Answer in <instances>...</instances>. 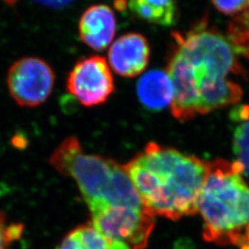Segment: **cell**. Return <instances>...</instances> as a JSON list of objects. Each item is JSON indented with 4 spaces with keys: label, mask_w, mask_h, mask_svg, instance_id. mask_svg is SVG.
I'll return each instance as SVG.
<instances>
[{
    "label": "cell",
    "mask_w": 249,
    "mask_h": 249,
    "mask_svg": "<svg viewBox=\"0 0 249 249\" xmlns=\"http://www.w3.org/2000/svg\"><path fill=\"white\" fill-rule=\"evenodd\" d=\"M165 71L174 86L172 115L185 122L239 103L243 89L231 77L246 78L228 39L207 17L185 33H172Z\"/></svg>",
    "instance_id": "cell-1"
},
{
    "label": "cell",
    "mask_w": 249,
    "mask_h": 249,
    "mask_svg": "<svg viewBox=\"0 0 249 249\" xmlns=\"http://www.w3.org/2000/svg\"><path fill=\"white\" fill-rule=\"evenodd\" d=\"M123 166L145 210L153 217L178 221L197 213L207 161L150 142Z\"/></svg>",
    "instance_id": "cell-2"
},
{
    "label": "cell",
    "mask_w": 249,
    "mask_h": 249,
    "mask_svg": "<svg viewBox=\"0 0 249 249\" xmlns=\"http://www.w3.org/2000/svg\"><path fill=\"white\" fill-rule=\"evenodd\" d=\"M196 208L205 240L240 249L249 245V184L235 161H207Z\"/></svg>",
    "instance_id": "cell-3"
},
{
    "label": "cell",
    "mask_w": 249,
    "mask_h": 249,
    "mask_svg": "<svg viewBox=\"0 0 249 249\" xmlns=\"http://www.w3.org/2000/svg\"><path fill=\"white\" fill-rule=\"evenodd\" d=\"M49 163L60 175L76 182L90 214L114 207L145 210L124 166L106 157L85 153L74 136L58 145Z\"/></svg>",
    "instance_id": "cell-4"
},
{
    "label": "cell",
    "mask_w": 249,
    "mask_h": 249,
    "mask_svg": "<svg viewBox=\"0 0 249 249\" xmlns=\"http://www.w3.org/2000/svg\"><path fill=\"white\" fill-rule=\"evenodd\" d=\"M90 215V223L106 238L129 249H147L155 226V217L144 209L114 207Z\"/></svg>",
    "instance_id": "cell-5"
},
{
    "label": "cell",
    "mask_w": 249,
    "mask_h": 249,
    "mask_svg": "<svg viewBox=\"0 0 249 249\" xmlns=\"http://www.w3.org/2000/svg\"><path fill=\"white\" fill-rule=\"evenodd\" d=\"M54 82L52 67L36 56L19 58L10 66L7 75L9 94L21 107L43 105L52 94Z\"/></svg>",
    "instance_id": "cell-6"
},
{
    "label": "cell",
    "mask_w": 249,
    "mask_h": 249,
    "mask_svg": "<svg viewBox=\"0 0 249 249\" xmlns=\"http://www.w3.org/2000/svg\"><path fill=\"white\" fill-rule=\"evenodd\" d=\"M67 89L83 107L107 103L115 91V80L107 59L90 55L79 60L69 73Z\"/></svg>",
    "instance_id": "cell-7"
},
{
    "label": "cell",
    "mask_w": 249,
    "mask_h": 249,
    "mask_svg": "<svg viewBox=\"0 0 249 249\" xmlns=\"http://www.w3.org/2000/svg\"><path fill=\"white\" fill-rule=\"evenodd\" d=\"M151 46L145 36L128 33L120 36L108 51L109 64L121 77L134 78L141 75L148 67Z\"/></svg>",
    "instance_id": "cell-8"
},
{
    "label": "cell",
    "mask_w": 249,
    "mask_h": 249,
    "mask_svg": "<svg viewBox=\"0 0 249 249\" xmlns=\"http://www.w3.org/2000/svg\"><path fill=\"white\" fill-rule=\"evenodd\" d=\"M116 32V15L107 5H92L80 17L79 21L80 40L95 51L105 50L111 45Z\"/></svg>",
    "instance_id": "cell-9"
},
{
    "label": "cell",
    "mask_w": 249,
    "mask_h": 249,
    "mask_svg": "<svg viewBox=\"0 0 249 249\" xmlns=\"http://www.w3.org/2000/svg\"><path fill=\"white\" fill-rule=\"evenodd\" d=\"M137 94L142 105L151 111L171 106L174 86L166 71L153 70L145 73L137 83Z\"/></svg>",
    "instance_id": "cell-10"
},
{
    "label": "cell",
    "mask_w": 249,
    "mask_h": 249,
    "mask_svg": "<svg viewBox=\"0 0 249 249\" xmlns=\"http://www.w3.org/2000/svg\"><path fill=\"white\" fill-rule=\"evenodd\" d=\"M56 249H129L106 238L91 224L84 223L70 231Z\"/></svg>",
    "instance_id": "cell-11"
},
{
    "label": "cell",
    "mask_w": 249,
    "mask_h": 249,
    "mask_svg": "<svg viewBox=\"0 0 249 249\" xmlns=\"http://www.w3.org/2000/svg\"><path fill=\"white\" fill-rule=\"evenodd\" d=\"M128 6L137 17L152 24L171 26L177 19L176 0H129Z\"/></svg>",
    "instance_id": "cell-12"
},
{
    "label": "cell",
    "mask_w": 249,
    "mask_h": 249,
    "mask_svg": "<svg viewBox=\"0 0 249 249\" xmlns=\"http://www.w3.org/2000/svg\"><path fill=\"white\" fill-rule=\"evenodd\" d=\"M227 39L234 53L249 59V1L240 12L232 15L227 27Z\"/></svg>",
    "instance_id": "cell-13"
},
{
    "label": "cell",
    "mask_w": 249,
    "mask_h": 249,
    "mask_svg": "<svg viewBox=\"0 0 249 249\" xmlns=\"http://www.w3.org/2000/svg\"><path fill=\"white\" fill-rule=\"evenodd\" d=\"M233 152L235 162L239 165L242 175L249 183V119L240 122L233 133Z\"/></svg>",
    "instance_id": "cell-14"
},
{
    "label": "cell",
    "mask_w": 249,
    "mask_h": 249,
    "mask_svg": "<svg viewBox=\"0 0 249 249\" xmlns=\"http://www.w3.org/2000/svg\"><path fill=\"white\" fill-rule=\"evenodd\" d=\"M23 231L21 223H9L6 215L0 212V249H9L11 244L20 238Z\"/></svg>",
    "instance_id": "cell-15"
},
{
    "label": "cell",
    "mask_w": 249,
    "mask_h": 249,
    "mask_svg": "<svg viewBox=\"0 0 249 249\" xmlns=\"http://www.w3.org/2000/svg\"><path fill=\"white\" fill-rule=\"evenodd\" d=\"M249 0H213L214 7L226 15H234L244 9Z\"/></svg>",
    "instance_id": "cell-16"
},
{
    "label": "cell",
    "mask_w": 249,
    "mask_h": 249,
    "mask_svg": "<svg viewBox=\"0 0 249 249\" xmlns=\"http://www.w3.org/2000/svg\"><path fill=\"white\" fill-rule=\"evenodd\" d=\"M36 3L44 5L45 7L52 9H63L71 5L76 0H33Z\"/></svg>",
    "instance_id": "cell-17"
},
{
    "label": "cell",
    "mask_w": 249,
    "mask_h": 249,
    "mask_svg": "<svg viewBox=\"0 0 249 249\" xmlns=\"http://www.w3.org/2000/svg\"><path fill=\"white\" fill-rule=\"evenodd\" d=\"M231 118L235 121L238 122H243L245 120L249 119V106H240V107H235L231 111Z\"/></svg>",
    "instance_id": "cell-18"
},
{
    "label": "cell",
    "mask_w": 249,
    "mask_h": 249,
    "mask_svg": "<svg viewBox=\"0 0 249 249\" xmlns=\"http://www.w3.org/2000/svg\"><path fill=\"white\" fill-rule=\"evenodd\" d=\"M6 5H8L9 7H13L17 4L18 0H2Z\"/></svg>",
    "instance_id": "cell-19"
}]
</instances>
